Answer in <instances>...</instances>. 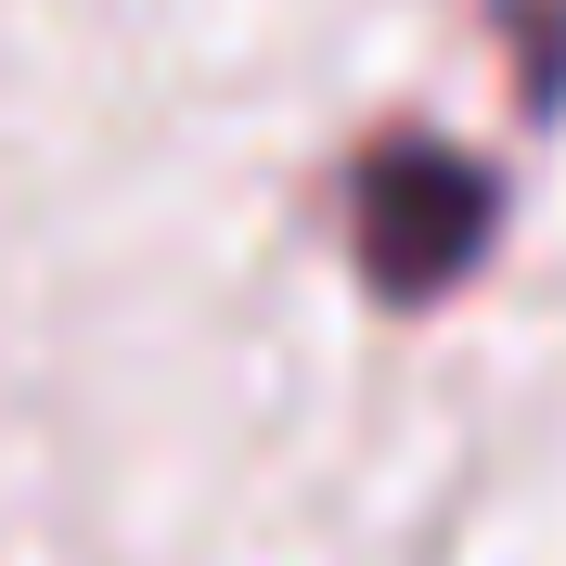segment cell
Listing matches in <instances>:
<instances>
[{"label": "cell", "mask_w": 566, "mask_h": 566, "mask_svg": "<svg viewBox=\"0 0 566 566\" xmlns=\"http://www.w3.org/2000/svg\"><path fill=\"white\" fill-rule=\"evenodd\" d=\"M335 219H348L360 296H374L387 322H412V310H451L463 283L490 271V245H502V168L463 155V142H438V129H412V116H387V129L348 142Z\"/></svg>", "instance_id": "cell-1"}, {"label": "cell", "mask_w": 566, "mask_h": 566, "mask_svg": "<svg viewBox=\"0 0 566 566\" xmlns=\"http://www.w3.org/2000/svg\"><path fill=\"white\" fill-rule=\"evenodd\" d=\"M490 13L528 39V52H515V104L554 116V104H566V0H490Z\"/></svg>", "instance_id": "cell-2"}]
</instances>
